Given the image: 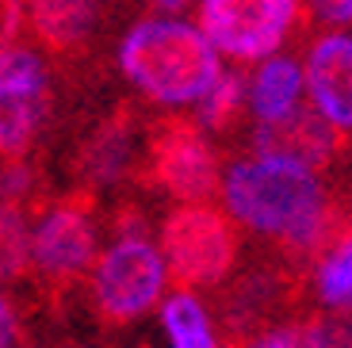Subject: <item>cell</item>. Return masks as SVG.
Returning a JSON list of instances; mask_svg holds the SVG:
<instances>
[{
	"instance_id": "8992f818",
	"label": "cell",
	"mask_w": 352,
	"mask_h": 348,
	"mask_svg": "<svg viewBox=\"0 0 352 348\" xmlns=\"http://www.w3.org/2000/svg\"><path fill=\"white\" fill-rule=\"evenodd\" d=\"M165 261L161 249L146 237H119L107 252H100L96 276H92V298L104 325H126L153 310L165 291Z\"/></svg>"
},
{
	"instance_id": "4fadbf2b",
	"label": "cell",
	"mask_w": 352,
	"mask_h": 348,
	"mask_svg": "<svg viewBox=\"0 0 352 348\" xmlns=\"http://www.w3.org/2000/svg\"><path fill=\"white\" fill-rule=\"evenodd\" d=\"M302 92V73L291 58H272L264 61L261 73L253 77V88H249V111L256 115V122L280 119L291 107L299 104Z\"/></svg>"
},
{
	"instance_id": "ffe728a7",
	"label": "cell",
	"mask_w": 352,
	"mask_h": 348,
	"mask_svg": "<svg viewBox=\"0 0 352 348\" xmlns=\"http://www.w3.org/2000/svg\"><path fill=\"white\" fill-rule=\"evenodd\" d=\"M310 8L326 23H352V0H310Z\"/></svg>"
},
{
	"instance_id": "44dd1931",
	"label": "cell",
	"mask_w": 352,
	"mask_h": 348,
	"mask_svg": "<svg viewBox=\"0 0 352 348\" xmlns=\"http://www.w3.org/2000/svg\"><path fill=\"white\" fill-rule=\"evenodd\" d=\"M19 23V0H0V46H8Z\"/></svg>"
},
{
	"instance_id": "7402d4cb",
	"label": "cell",
	"mask_w": 352,
	"mask_h": 348,
	"mask_svg": "<svg viewBox=\"0 0 352 348\" xmlns=\"http://www.w3.org/2000/svg\"><path fill=\"white\" fill-rule=\"evenodd\" d=\"M157 8H165V12H180L184 4H192V0H153Z\"/></svg>"
},
{
	"instance_id": "3957f363",
	"label": "cell",
	"mask_w": 352,
	"mask_h": 348,
	"mask_svg": "<svg viewBox=\"0 0 352 348\" xmlns=\"http://www.w3.org/2000/svg\"><path fill=\"white\" fill-rule=\"evenodd\" d=\"M302 295H307L302 268L283 261L280 252L245 264V268H234L219 283V298H214L222 345L249 348L261 333L283 322H295Z\"/></svg>"
},
{
	"instance_id": "e0dca14e",
	"label": "cell",
	"mask_w": 352,
	"mask_h": 348,
	"mask_svg": "<svg viewBox=\"0 0 352 348\" xmlns=\"http://www.w3.org/2000/svg\"><path fill=\"white\" fill-rule=\"evenodd\" d=\"M314 287L326 306L337 310L352 306V234L322 257V264L314 268Z\"/></svg>"
},
{
	"instance_id": "52a82bcc",
	"label": "cell",
	"mask_w": 352,
	"mask_h": 348,
	"mask_svg": "<svg viewBox=\"0 0 352 348\" xmlns=\"http://www.w3.org/2000/svg\"><path fill=\"white\" fill-rule=\"evenodd\" d=\"M299 0H203V39L234 61L276 54L299 27Z\"/></svg>"
},
{
	"instance_id": "9c48e42d",
	"label": "cell",
	"mask_w": 352,
	"mask_h": 348,
	"mask_svg": "<svg viewBox=\"0 0 352 348\" xmlns=\"http://www.w3.org/2000/svg\"><path fill=\"white\" fill-rule=\"evenodd\" d=\"M50 115L46 69L35 50L0 46V161L27 157Z\"/></svg>"
},
{
	"instance_id": "8fae6325",
	"label": "cell",
	"mask_w": 352,
	"mask_h": 348,
	"mask_svg": "<svg viewBox=\"0 0 352 348\" xmlns=\"http://www.w3.org/2000/svg\"><path fill=\"white\" fill-rule=\"evenodd\" d=\"M310 104L337 134H352V35H322L307 54Z\"/></svg>"
},
{
	"instance_id": "2e32d148",
	"label": "cell",
	"mask_w": 352,
	"mask_h": 348,
	"mask_svg": "<svg viewBox=\"0 0 352 348\" xmlns=\"http://www.w3.org/2000/svg\"><path fill=\"white\" fill-rule=\"evenodd\" d=\"M31 272V222L19 207L0 203V283Z\"/></svg>"
},
{
	"instance_id": "7a4b0ae2",
	"label": "cell",
	"mask_w": 352,
	"mask_h": 348,
	"mask_svg": "<svg viewBox=\"0 0 352 348\" xmlns=\"http://www.w3.org/2000/svg\"><path fill=\"white\" fill-rule=\"evenodd\" d=\"M96 195L85 188L50 199L46 195L31 215V272L46 298H69L85 283L100 252V222H96Z\"/></svg>"
},
{
	"instance_id": "6da1fadb",
	"label": "cell",
	"mask_w": 352,
	"mask_h": 348,
	"mask_svg": "<svg viewBox=\"0 0 352 348\" xmlns=\"http://www.w3.org/2000/svg\"><path fill=\"white\" fill-rule=\"evenodd\" d=\"M119 69L153 104H195L219 77V50L180 19H142L119 43Z\"/></svg>"
},
{
	"instance_id": "ba28073f",
	"label": "cell",
	"mask_w": 352,
	"mask_h": 348,
	"mask_svg": "<svg viewBox=\"0 0 352 348\" xmlns=\"http://www.w3.org/2000/svg\"><path fill=\"white\" fill-rule=\"evenodd\" d=\"M146 131H150V119L142 115V104H134V100H123L107 115H100V122L73 149L69 173L77 180V188L100 195L104 188L138 180Z\"/></svg>"
},
{
	"instance_id": "5bb4252c",
	"label": "cell",
	"mask_w": 352,
	"mask_h": 348,
	"mask_svg": "<svg viewBox=\"0 0 352 348\" xmlns=\"http://www.w3.org/2000/svg\"><path fill=\"white\" fill-rule=\"evenodd\" d=\"M199 127L203 131H214V134H226L241 115L249 111V80L241 73H219L214 85L203 92L199 100Z\"/></svg>"
},
{
	"instance_id": "30bf717a",
	"label": "cell",
	"mask_w": 352,
	"mask_h": 348,
	"mask_svg": "<svg viewBox=\"0 0 352 348\" xmlns=\"http://www.w3.org/2000/svg\"><path fill=\"white\" fill-rule=\"evenodd\" d=\"M253 153L256 157H276V161H291V165L322 176L326 168L337 165L341 134L314 111V104H295L287 115H280V119L256 122Z\"/></svg>"
},
{
	"instance_id": "d6986e66",
	"label": "cell",
	"mask_w": 352,
	"mask_h": 348,
	"mask_svg": "<svg viewBox=\"0 0 352 348\" xmlns=\"http://www.w3.org/2000/svg\"><path fill=\"white\" fill-rule=\"evenodd\" d=\"M23 340V325L16 318V306L0 295V348H19Z\"/></svg>"
},
{
	"instance_id": "277c9868",
	"label": "cell",
	"mask_w": 352,
	"mask_h": 348,
	"mask_svg": "<svg viewBox=\"0 0 352 348\" xmlns=\"http://www.w3.org/2000/svg\"><path fill=\"white\" fill-rule=\"evenodd\" d=\"M241 234L238 222L211 203L176 207L161 226V261L176 291L219 287L238 268Z\"/></svg>"
},
{
	"instance_id": "7c38bea8",
	"label": "cell",
	"mask_w": 352,
	"mask_h": 348,
	"mask_svg": "<svg viewBox=\"0 0 352 348\" xmlns=\"http://www.w3.org/2000/svg\"><path fill=\"white\" fill-rule=\"evenodd\" d=\"M31 35L58 61L88 54L100 27V0H27Z\"/></svg>"
},
{
	"instance_id": "5b68a950",
	"label": "cell",
	"mask_w": 352,
	"mask_h": 348,
	"mask_svg": "<svg viewBox=\"0 0 352 348\" xmlns=\"http://www.w3.org/2000/svg\"><path fill=\"white\" fill-rule=\"evenodd\" d=\"M138 180L146 188L173 195L180 207L188 203H211L219 195V153L207 142L203 127L188 115H157L146 131Z\"/></svg>"
},
{
	"instance_id": "9a60e30c",
	"label": "cell",
	"mask_w": 352,
	"mask_h": 348,
	"mask_svg": "<svg viewBox=\"0 0 352 348\" xmlns=\"http://www.w3.org/2000/svg\"><path fill=\"white\" fill-rule=\"evenodd\" d=\"M161 322L173 340V348H214L211 318L203 310V303L192 291H176L165 306H161Z\"/></svg>"
},
{
	"instance_id": "ac0fdd59",
	"label": "cell",
	"mask_w": 352,
	"mask_h": 348,
	"mask_svg": "<svg viewBox=\"0 0 352 348\" xmlns=\"http://www.w3.org/2000/svg\"><path fill=\"white\" fill-rule=\"evenodd\" d=\"M249 348H307V333H302V322H283L276 329L261 333Z\"/></svg>"
}]
</instances>
